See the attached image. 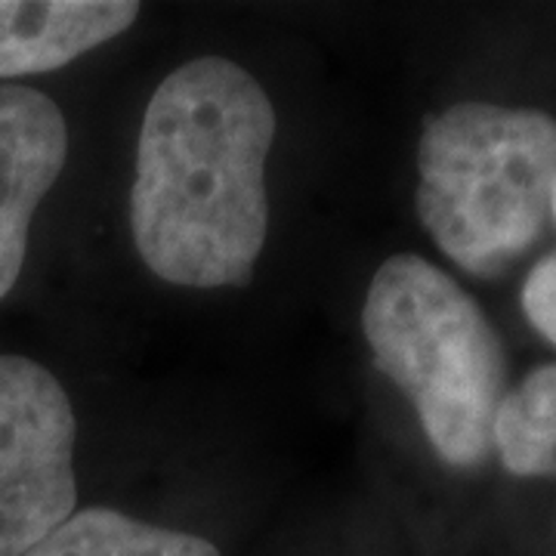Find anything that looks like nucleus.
Masks as SVG:
<instances>
[{
  "mask_svg": "<svg viewBox=\"0 0 556 556\" xmlns=\"http://www.w3.org/2000/svg\"><path fill=\"white\" fill-rule=\"evenodd\" d=\"M551 214L556 219V179H554V192H551Z\"/></svg>",
  "mask_w": 556,
  "mask_h": 556,
  "instance_id": "obj_10",
  "label": "nucleus"
},
{
  "mask_svg": "<svg viewBox=\"0 0 556 556\" xmlns=\"http://www.w3.org/2000/svg\"><path fill=\"white\" fill-rule=\"evenodd\" d=\"M522 309L538 331L556 343V254L532 266L522 288Z\"/></svg>",
  "mask_w": 556,
  "mask_h": 556,
  "instance_id": "obj_9",
  "label": "nucleus"
},
{
  "mask_svg": "<svg viewBox=\"0 0 556 556\" xmlns=\"http://www.w3.org/2000/svg\"><path fill=\"white\" fill-rule=\"evenodd\" d=\"M139 16L127 0H0V80L53 72L118 38Z\"/></svg>",
  "mask_w": 556,
  "mask_h": 556,
  "instance_id": "obj_6",
  "label": "nucleus"
},
{
  "mask_svg": "<svg viewBox=\"0 0 556 556\" xmlns=\"http://www.w3.org/2000/svg\"><path fill=\"white\" fill-rule=\"evenodd\" d=\"M75 433L60 380L0 356V556H25L75 514Z\"/></svg>",
  "mask_w": 556,
  "mask_h": 556,
  "instance_id": "obj_4",
  "label": "nucleus"
},
{
  "mask_svg": "<svg viewBox=\"0 0 556 556\" xmlns=\"http://www.w3.org/2000/svg\"><path fill=\"white\" fill-rule=\"evenodd\" d=\"M68 127L60 105L31 87L0 84V298L16 285L28 226L60 179Z\"/></svg>",
  "mask_w": 556,
  "mask_h": 556,
  "instance_id": "obj_5",
  "label": "nucleus"
},
{
  "mask_svg": "<svg viewBox=\"0 0 556 556\" xmlns=\"http://www.w3.org/2000/svg\"><path fill=\"white\" fill-rule=\"evenodd\" d=\"M501 460L517 477H556V365H544L507 393L495 417Z\"/></svg>",
  "mask_w": 556,
  "mask_h": 556,
  "instance_id": "obj_8",
  "label": "nucleus"
},
{
  "mask_svg": "<svg viewBox=\"0 0 556 556\" xmlns=\"http://www.w3.org/2000/svg\"><path fill=\"white\" fill-rule=\"evenodd\" d=\"M417 214L473 276H497L541 236L556 179V121L535 109L460 102L427 121Z\"/></svg>",
  "mask_w": 556,
  "mask_h": 556,
  "instance_id": "obj_3",
  "label": "nucleus"
},
{
  "mask_svg": "<svg viewBox=\"0 0 556 556\" xmlns=\"http://www.w3.org/2000/svg\"><path fill=\"white\" fill-rule=\"evenodd\" d=\"M362 331L439 457L452 467L485 460L504 402V350L477 300L433 263L396 254L371 278Z\"/></svg>",
  "mask_w": 556,
  "mask_h": 556,
  "instance_id": "obj_2",
  "label": "nucleus"
},
{
  "mask_svg": "<svg viewBox=\"0 0 556 556\" xmlns=\"http://www.w3.org/2000/svg\"><path fill=\"white\" fill-rule=\"evenodd\" d=\"M25 556H219V551L199 535L159 529L109 507H90L75 510Z\"/></svg>",
  "mask_w": 556,
  "mask_h": 556,
  "instance_id": "obj_7",
  "label": "nucleus"
},
{
  "mask_svg": "<svg viewBox=\"0 0 556 556\" xmlns=\"http://www.w3.org/2000/svg\"><path fill=\"white\" fill-rule=\"evenodd\" d=\"M276 109L241 65L201 56L149 100L130 189L139 257L170 285H244L269 232Z\"/></svg>",
  "mask_w": 556,
  "mask_h": 556,
  "instance_id": "obj_1",
  "label": "nucleus"
}]
</instances>
